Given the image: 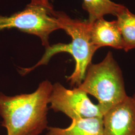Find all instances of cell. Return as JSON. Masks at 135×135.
<instances>
[{
	"label": "cell",
	"mask_w": 135,
	"mask_h": 135,
	"mask_svg": "<svg viewBox=\"0 0 135 135\" xmlns=\"http://www.w3.org/2000/svg\"><path fill=\"white\" fill-rule=\"evenodd\" d=\"M53 85L48 80L35 92L15 96L0 93L2 126L7 135H40L48 128V104Z\"/></svg>",
	"instance_id": "cell-1"
},
{
	"label": "cell",
	"mask_w": 135,
	"mask_h": 135,
	"mask_svg": "<svg viewBox=\"0 0 135 135\" xmlns=\"http://www.w3.org/2000/svg\"><path fill=\"white\" fill-rule=\"evenodd\" d=\"M53 13L61 29L71 37V42L50 45L46 48L45 53L38 63L32 67L21 69L20 73L25 75L40 66L47 65L54 55L60 53H68L72 56L76 65L74 72L68 77L67 81L71 86L78 87L84 80L87 69L98 50L91 42L90 23L87 20L72 19L63 12L54 10Z\"/></svg>",
	"instance_id": "cell-2"
},
{
	"label": "cell",
	"mask_w": 135,
	"mask_h": 135,
	"mask_svg": "<svg viewBox=\"0 0 135 135\" xmlns=\"http://www.w3.org/2000/svg\"><path fill=\"white\" fill-rule=\"evenodd\" d=\"M78 88L96 98L103 116L128 96L121 69L111 52L100 63L89 66Z\"/></svg>",
	"instance_id": "cell-3"
},
{
	"label": "cell",
	"mask_w": 135,
	"mask_h": 135,
	"mask_svg": "<svg viewBox=\"0 0 135 135\" xmlns=\"http://www.w3.org/2000/svg\"><path fill=\"white\" fill-rule=\"evenodd\" d=\"M53 7L50 0H32L25 9L10 16L0 15V32L6 29H17L39 37L42 45L50 46L49 36L61 29L54 15Z\"/></svg>",
	"instance_id": "cell-4"
},
{
	"label": "cell",
	"mask_w": 135,
	"mask_h": 135,
	"mask_svg": "<svg viewBox=\"0 0 135 135\" xmlns=\"http://www.w3.org/2000/svg\"><path fill=\"white\" fill-rule=\"evenodd\" d=\"M51 109L62 112L72 120L103 117L99 105L92 103L85 92L79 88L66 89L59 83L53 85L50 99Z\"/></svg>",
	"instance_id": "cell-5"
},
{
	"label": "cell",
	"mask_w": 135,
	"mask_h": 135,
	"mask_svg": "<svg viewBox=\"0 0 135 135\" xmlns=\"http://www.w3.org/2000/svg\"><path fill=\"white\" fill-rule=\"evenodd\" d=\"M104 135H135V100L127 96L103 117Z\"/></svg>",
	"instance_id": "cell-6"
},
{
	"label": "cell",
	"mask_w": 135,
	"mask_h": 135,
	"mask_svg": "<svg viewBox=\"0 0 135 135\" xmlns=\"http://www.w3.org/2000/svg\"><path fill=\"white\" fill-rule=\"evenodd\" d=\"M90 38L98 49L110 47L124 50V42L117 20L108 21L104 18L90 23Z\"/></svg>",
	"instance_id": "cell-7"
},
{
	"label": "cell",
	"mask_w": 135,
	"mask_h": 135,
	"mask_svg": "<svg viewBox=\"0 0 135 135\" xmlns=\"http://www.w3.org/2000/svg\"><path fill=\"white\" fill-rule=\"evenodd\" d=\"M46 135H104L103 117L73 120L66 128L48 127Z\"/></svg>",
	"instance_id": "cell-8"
},
{
	"label": "cell",
	"mask_w": 135,
	"mask_h": 135,
	"mask_svg": "<svg viewBox=\"0 0 135 135\" xmlns=\"http://www.w3.org/2000/svg\"><path fill=\"white\" fill-rule=\"evenodd\" d=\"M82 7L88 13L87 21L90 23L104 18L107 15L117 16L126 8L111 0H83Z\"/></svg>",
	"instance_id": "cell-9"
},
{
	"label": "cell",
	"mask_w": 135,
	"mask_h": 135,
	"mask_svg": "<svg viewBox=\"0 0 135 135\" xmlns=\"http://www.w3.org/2000/svg\"><path fill=\"white\" fill-rule=\"evenodd\" d=\"M117 21L124 42V50L135 48V14L126 7L117 16Z\"/></svg>",
	"instance_id": "cell-10"
},
{
	"label": "cell",
	"mask_w": 135,
	"mask_h": 135,
	"mask_svg": "<svg viewBox=\"0 0 135 135\" xmlns=\"http://www.w3.org/2000/svg\"><path fill=\"white\" fill-rule=\"evenodd\" d=\"M133 97H134V99H135V94H134V95H133Z\"/></svg>",
	"instance_id": "cell-11"
}]
</instances>
